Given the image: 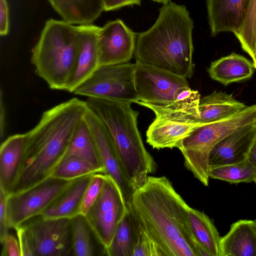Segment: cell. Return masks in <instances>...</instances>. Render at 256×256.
<instances>
[{
  "mask_svg": "<svg viewBox=\"0 0 256 256\" xmlns=\"http://www.w3.org/2000/svg\"><path fill=\"white\" fill-rule=\"evenodd\" d=\"M189 208L167 178L148 176L134 192L128 208L164 256H200Z\"/></svg>",
  "mask_w": 256,
  "mask_h": 256,
  "instance_id": "1",
  "label": "cell"
},
{
  "mask_svg": "<svg viewBox=\"0 0 256 256\" xmlns=\"http://www.w3.org/2000/svg\"><path fill=\"white\" fill-rule=\"evenodd\" d=\"M87 108L86 101L74 98L43 112L38 124L24 134L23 157L9 194L52 176L64 158Z\"/></svg>",
  "mask_w": 256,
  "mask_h": 256,
  "instance_id": "2",
  "label": "cell"
},
{
  "mask_svg": "<svg viewBox=\"0 0 256 256\" xmlns=\"http://www.w3.org/2000/svg\"><path fill=\"white\" fill-rule=\"evenodd\" d=\"M194 22L186 7L171 0L159 10L154 24L137 34L136 61L186 78L194 73Z\"/></svg>",
  "mask_w": 256,
  "mask_h": 256,
  "instance_id": "3",
  "label": "cell"
},
{
  "mask_svg": "<svg viewBox=\"0 0 256 256\" xmlns=\"http://www.w3.org/2000/svg\"><path fill=\"white\" fill-rule=\"evenodd\" d=\"M88 108L102 120L113 139L118 156L134 190L142 186L156 164L145 148L138 127L139 112L125 101L88 98Z\"/></svg>",
  "mask_w": 256,
  "mask_h": 256,
  "instance_id": "4",
  "label": "cell"
},
{
  "mask_svg": "<svg viewBox=\"0 0 256 256\" xmlns=\"http://www.w3.org/2000/svg\"><path fill=\"white\" fill-rule=\"evenodd\" d=\"M79 50L76 26L66 21L48 20L32 50L36 74L52 90L67 91Z\"/></svg>",
  "mask_w": 256,
  "mask_h": 256,
  "instance_id": "5",
  "label": "cell"
},
{
  "mask_svg": "<svg viewBox=\"0 0 256 256\" xmlns=\"http://www.w3.org/2000/svg\"><path fill=\"white\" fill-rule=\"evenodd\" d=\"M200 94L188 88L176 100L167 104L138 102L155 114L146 131V142L153 148H178L180 142L198 127L205 124L200 120Z\"/></svg>",
  "mask_w": 256,
  "mask_h": 256,
  "instance_id": "6",
  "label": "cell"
},
{
  "mask_svg": "<svg viewBox=\"0 0 256 256\" xmlns=\"http://www.w3.org/2000/svg\"><path fill=\"white\" fill-rule=\"evenodd\" d=\"M256 122V104L232 115L200 126L184 138L178 148L185 166L204 186H208L210 153L227 136L244 126Z\"/></svg>",
  "mask_w": 256,
  "mask_h": 256,
  "instance_id": "7",
  "label": "cell"
},
{
  "mask_svg": "<svg viewBox=\"0 0 256 256\" xmlns=\"http://www.w3.org/2000/svg\"><path fill=\"white\" fill-rule=\"evenodd\" d=\"M16 228L22 232L32 256H72L71 218H48L40 214Z\"/></svg>",
  "mask_w": 256,
  "mask_h": 256,
  "instance_id": "8",
  "label": "cell"
},
{
  "mask_svg": "<svg viewBox=\"0 0 256 256\" xmlns=\"http://www.w3.org/2000/svg\"><path fill=\"white\" fill-rule=\"evenodd\" d=\"M134 64L100 66L94 74L72 92L88 98L125 101L138 100L134 84Z\"/></svg>",
  "mask_w": 256,
  "mask_h": 256,
  "instance_id": "9",
  "label": "cell"
},
{
  "mask_svg": "<svg viewBox=\"0 0 256 256\" xmlns=\"http://www.w3.org/2000/svg\"><path fill=\"white\" fill-rule=\"evenodd\" d=\"M121 190L110 176L84 217L100 244L110 245L117 226L127 211Z\"/></svg>",
  "mask_w": 256,
  "mask_h": 256,
  "instance_id": "10",
  "label": "cell"
},
{
  "mask_svg": "<svg viewBox=\"0 0 256 256\" xmlns=\"http://www.w3.org/2000/svg\"><path fill=\"white\" fill-rule=\"evenodd\" d=\"M71 180L52 176L28 188L8 195L9 228L15 229L28 220L41 214Z\"/></svg>",
  "mask_w": 256,
  "mask_h": 256,
  "instance_id": "11",
  "label": "cell"
},
{
  "mask_svg": "<svg viewBox=\"0 0 256 256\" xmlns=\"http://www.w3.org/2000/svg\"><path fill=\"white\" fill-rule=\"evenodd\" d=\"M134 64L138 102L170 104L176 100L182 92L190 88L186 78L183 76L138 61Z\"/></svg>",
  "mask_w": 256,
  "mask_h": 256,
  "instance_id": "12",
  "label": "cell"
},
{
  "mask_svg": "<svg viewBox=\"0 0 256 256\" xmlns=\"http://www.w3.org/2000/svg\"><path fill=\"white\" fill-rule=\"evenodd\" d=\"M85 120L106 175L110 177L120 188L127 208L135 191L132 188L118 156L112 136L96 114L88 106Z\"/></svg>",
  "mask_w": 256,
  "mask_h": 256,
  "instance_id": "13",
  "label": "cell"
},
{
  "mask_svg": "<svg viewBox=\"0 0 256 256\" xmlns=\"http://www.w3.org/2000/svg\"><path fill=\"white\" fill-rule=\"evenodd\" d=\"M136 36L120 19L100 27L97 36L100 66L128 62L134 55Z\"/></svg>",
  "mask_w": 256,
  "mask_h": 256,
  "instance_id": "14",
  "label": "cell"
},
{
  "mask_svg": "<svg viewBox=\"0 0 256 256\" xmlns=\"http://www.w3.org/2000/svg\"><path fill=\"white\" fill-rule=\"evenodd\" d=\"M256 136V122L242 127L218 142L210 151V168L243 162Z\"/></svg>",
  "mask_w": 256,
  "mask_h": 256,
  "instance_id": "15",
  "label": "cell"
},
{
  "mask_svg": "<svg viewBox=\"0 0 256 256\" xmlns=\"http://www.w3.org/2000/svg\"><path fill=\"white\" fill-rule=\"evenodd\" d=\"M79 50L74 72L67 91L73 92L100 66L97 36L100 27L92 24L76 26Z\"/></svg>",
  "mask_w": 256,
  "mask_h": 256,
  "instance_id": "16",
  "label": "cell"
},
{
  "mask_svg": "<svg viewBox=\"0 0 256 256\" xmlns=\"http://www.w3.org/2000/svg\"><path fill=\"white\" fill-rule=\"evenodd\" d=\"M250 0H206L210 34L237 32L244 19Z\"/></svg>",
  "mask_w": 256,
  "mask_h": 256,
  "instance_id": "17",
  "label": "cell"
},
{
  "mask_svg": "<svg viewBox=\"0 0 256 256\" xmlns=\"http://www.w3.org/2000/svg\"><path fill=\"white\" fill-rule=\"evenodd\" d=\"M93 174L71 180L40 215L48 218H72L78 214L84 195Z\"/></svg>",
  "mask_w": 256,
  "mask_h": 256,
  "instance_id": "18",
  "label": "cell"
},
{
  "mask_svg": "<svg viewBox=\"0 0 256 256\" xmlns=\"http://www.w3.org/2000/svg\"><path fill=\"white\" fill-rule=\"evenodd\" d=\"M220 256H256V222L255 220H240L231 226L221 237Z\"/></svg>",
  "mask_w": 256,
  "mask_h": 256,
  "instance_id": "19",
  "label": "cell"
},
{
  "mask_svg": "<svg viewBox=\"0 0 256 256\" xmlns=\"http://www.w3.org/2000/svg\"><path fill=\"white\" fill-rule=\"evenodd\" d=\"M24 148V134L11 136L0 148V190L8 195L17 176Z\"/></svg>",
  "mask_w": 256,
  "mask_h": 256,
  "instance_id": "20",
  "label": "cell"
},
{
  "mask_svg": "<svg viewBox=\"0 0 256 256\" xmlns=\"http://www.w3.org/2000/svg\"><path fill=\"white\" fill-rule=\"evenodd\" d=\"M254 68L250 60L242 55L232 52L212 62L208 72L212 80L226 86L250 78Z\"/></svg>",
  "mask_w": 256,
  "mask_h": 256,
  "instance_id": "21",
  "label": "cell"
},
{
  "mask_svg": "<svg viewBox=\"0 0 256 256\" xmlns=\"http://www.w3.org/2000/svg\"><path fill=\"white\" fill-rule=\"evenodd\" d=\"M63 20L72 24H92L104 10L102 0H48Z\"/></svg>",
  "mask_w": 256,
  "mask_h": 256,
  "instance_id": "22",
  "label": "cell"
},
{
  "mask_svg": "<svg viewBox=\"0 0 256 256\" xmlns=\"http://www.w3.org/2000/svg\"><path fill=\"white\" fill-rule=\"evenodd\" d=\"M247 107L232 94L214 91L200 98L198 109L201 122L207 124L237 113Z\"/></svg>",
  "mask_w": 256,
  "mask_h": 256,
  "instance_id": "23",
  "label": "cell"
},
{
  "mask_svg": "<svg viewBox=\"0 0 256 256\" xmlns=\"http://www.w3.org/2000/svg\"><path fill=\"white\" fill-rule=\"evenodd\" d=\"M188 218L193 234L200 246V256H220V234L204 212L189 208Z\"/></svg>",
  "mask_w": 256,
  "mask_h": 256,
  "instance_id": "24",
  "label": "cell"
},
{
  "mask_svg": "<svg viewBox=\"0 0 256 256\" xmlns=\"http://www.w3.org/2000/svg\"><path fill=\"white\" fill-rule=\"evenodd\" d=\"M138 222L128 208L118 224L109 246L105 250L108 256H133L137 234Z\"/></svg>",
  "mask_w": 256,
  "mask_h": 256,
  "instance_id": "25",
  "label": "cell"
},
{
  "mask_svg": "<svg viewBox=\"0 0 256 256\" xmlns=\"http://www.w3.org/2000/svg\"><path fill=\"white\" fill-rule=\"evenodd\" d=\"M71 229L72 256H95L100 252L105 254L98 248L102 246L84 216L78 214L71 218Z\"/></svg>",
  "mask_w": 256,
  "mask_h": 256,
  "instance_id": "26",
  "label": "cell"
},
{
  "mask_svg": "<svg viewBox=\"0 0 256 256\" xmlns=\"http://www.w3.org/2000/svg\"><path fill=\"white\" fill-rule=\"evenodd\" d=\"M69 156L80 158L104 173L84 118L74 136L64 158Z\"/></svg>",
  "mask_w": 256,
  "mask_h": 256,
  "instance_id": "27",
  "label": "cell"
},
{
  "mask_svg": "<svg viewBox=\"0 0 256 256\" xmlns=\"http://www.w3.org/2000/svg\"><path fill=\"white\" fill-rule=\"evenodd\" d=\"M210 178L232 183L250 182L256 176V168L247 161L237 164L210 168Z\"/></svg>",
  "mask_w": 256,
  "mask_h": 256,
  "instance_id": "28",
  "label": "cell"
},
{
  "mask_svg": "<svg viewBox=\"0 0 256 256\" xmlns=\"http://www.w3.org/2000/svg\"><path fill=\"white\" fill-rule=\"evenodd\" d=\"M97 172H101L86 160L78 156H69L62 160L52 176L58 178L71 180Z\"/></svg>",
  "mask_w": 256,
  "mask_h": 256,
  "instance_id": "29",
  "label": "cell"
},
{
  "mask_svg": "<svg viewBox=\"0 0 256 256\" xmlns=\"http://www.w3.org/2000/svg\"><path fill=\"white\" fill-rule=\"evenodd\" d=\"M234 34L250 56L256 45V0H250L242 26Z\"/></svg>",
  "mask_w": 256,
  "mask_h": 256,
  "instance_id": "30",
  "label": "cell"
},
{
  "mask_svg": "<svg viewBox=\"0 0 256 256\" xmlns=\"http://www.w3.org/2000/svg\"><path fill=\"white\" fill-rule=\"evenodd\" d=\"M106 175L97 172L92 174L83 196L79 214L85 216L100 194L104 184Z\"/></svg>",
  "mask_w": 256,
  "mask_h": 256,
  "instance_id": "31",
  "label": "cell"
},
{
  "mask_svg": "<svg viewBox=\"0 0 256 256\" xmlns=\"http://www.w3.org/2000/svg\"><path fill=\"white\" fill-rule=\"evenodd\" d=\"M133 256H164L162 250L156 242L142 229L138 223Z\"/></svg>",
  "mask_w": 256,
  "mask_h": 256,
  "instance_id": "32",
  "label": "cell"
},
{
  "mask_svg": "<svg viewBox=\"0 0 256 256\" xmlns=\"http://www.w3.org/2000/svg\"><path fill=\"white\" fill-rule=\"evenodd\" d=\"M0 242L2 246L1 256H21L18 240L13 234L8 233Z\"/></svg>",
  "mask_w": 256,
  "mask_h": 256,
  "instance_id": "33",
  "label": "cell"
},
{
  "mask_svg": "<svg viewBox=\"0 0 256 256\" xmlns=\"http://www.w3.org/2000/svg\"><path fill=\"white\" fill-rule=\"evenodd\" d=\"M6 195L2 190H0V242L8 233V228L7 218Z\"/></svg>",
  "mask_w": 256,
  "mask_h": 256,
  "instance_id": "34",
  "label": "cell"
},
{
  "mask_svg": "<svg viewBox=\"0 0 256 256\" xmlns=\"http://www.w3.org/2000/svg\"><path fill=\"white\" fill-rule=\"evenodd\" d=\"M104 10L120 9L126 6L140 5L142 0H102Z\"/></svg>",
  "mask_w": 256,
  "mask_h": 256,
  "instance_id": "35",
  "label": "cell"
},
{
  "mask_svg": "<svg viewBox=\"0 0 256 256\" xmlns=\"http://www.w3.org/2000/svg\"><path fill=\"white\" fill-rule=\"evenodd\" d=\"M9 30L8 8L6 0H0V34L6 35Z\"/></svg>",
  "mask_w": 256,
  "mask_h": 256,
  "instance_id": "36",
  "label": "cell"
},
{
  "mask_svg": "<svg viewBox=\"0 0 256 256\" xmlns=\"http://www.w3.org/2000/svg\"><path fill=\"white\" fill-rule=\"evenodd\" d=\"M2 98V90H0V136L2 139L4 136L6 131V110Z\"/></svg>",
  "mask_w": 256,
  "mask_h": 256,
  "instance_id": "37",
  "label": "cell"
},
{
  "mask_svg": "<svg viewBox=\"0 0 256 256\" xmlns=\"http://www.w3.org/2000/svg\"><path fill=\"white\" fill-rule=\"evenodd\" d=\"M246 161L256 168V136L248 153Z\"/></svg>",
  "mask_w": 256,
  "mask_h": 256,
  "instance_id": "38",
  "label": "cell"
},
{
  "mask_svg": "<svg viewBox=\"0 0 256 256\" xmlns=\"http://www.w3.org/2000/svg\"><path fill=\"white\" fill-rule=\"evenodd\" d=\"M250 57L252 58V62L254 64L255 69H256V45Z\"/></svg>",
  "mask_w": 256,
  "mask_h": 256,
  "instance_id": "39",
  "label": "cell"
},
{
  "mask_svg": "<svg viewBox=\"0 0 256 256\" xmlns=\"http://www.w3.org/2000/svg\"><path fill=\"white\" fill-rule=\"evenodd\" d=\"M154 2H157L160 4H164L169 2L170 0H152Z\"/></svg>",
  "mask_w": 256,
  "mask_h": 256,
  "instance_id": "40",
  "label": "cell"
},
{
  "mask_svg": "<svg viewBox=\"0 0 256 256\" xmlns=\"http://www.w3.org/2000/svg\"><path fill=\"white\" fill-rule=\"evenodd\" d=\"M254 182H255V184H256V178H255V179H254Z\"/></svg>",
  "mask_w": 256,
  "mask_h": 256,
  "instance_id": "41",
  "label": "cell"
},
{
  "mask_svg": "<svg viewBox=\"0 0 256 256\" xmlns=\"http://www.w3.org/2000/svg\"><path fill=\"white\" fill-rule=\"evenodd\" d=\"M255 221H256V220H255Z\"/></svg>",
  "mask_w": 256,
  "mask_h": 256,
  "instance_id": "42",
  "label": "cell"
}]
</instances>
